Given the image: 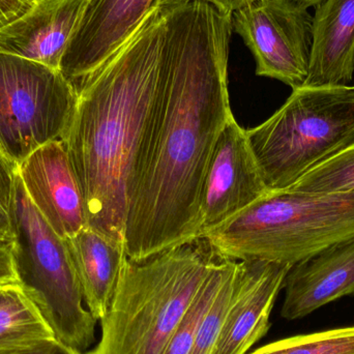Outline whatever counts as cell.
Returning a JSON list of instances; mask_svg holds the SVG:
<instances>
[{
	"label": "cell",
	"mask_w": 354,
	"mask_h": 354,
	"mask_svg": "<svg viewBox=\"0 0 354 354\" xmlns=\"http://www.w3.org/2000/svg\"><path fill=\"white\" fill-rule=\"evenodd\" d=\"M159 88L129 193L127 256L140 259L201 237L202 183L223 129L232 20L197 0H163Z\"/></svg>",
	"instance_id": "cell-1"
},
{
	"label": "cell",
	"mask_w": 354,
	"mask_h": 354,
	"mask_svg": "<svg viewBox=\"0 0 354 354\" xmlns=\"http://www.w3.org/2000/svg\"><path fill=\"white\" fill-rule=\"evenodd\" d=\"M161 6L78 91L62 138L80 185L87 227L124 243L129 193L159 88Z\"/></svg>",
	"instance_id": "cell-2"
},
{
	"label": "cell",
	"mask_w": 354,
	"mask_h": 354,
	"mask_svg": "<svg viewBox=\"0 0 354 354\" xmlns=\"http://www.w3.org/2000/svg\"><path fill=\"white\" fill-rule=\"evenodd\" d=\"M220 256L204 237L127 256L101 338L86 354H163Z\"/></svg>",
	"instance_id": "cell-3"
},
{
	"label": "cell",
	"mask_w": 354,
	"mask_h": 354,
	"mask_svg": "<svg viewBox=\"0 0 354 354\" xmlns=\"http://www.w3.org/2000/svg\"><path fill=\"white\" fill-rule=\"evenodd\" d=\"M220 257L293 266L354 237V191L272 192L206 231Z\"/></svg>",
	"instance_id": "cell-4"
},
{
	"label": "cell",
	"mask_w": 354,
	"mask_h": 354,
	"mask_svg": "<svg viewBox=\"0 0 354 354\" xmlns=\"http://www.w3.org/2000/svg\"><path fill=\"white\" fill-rule=\"evenodd\" d=\"M245 133L268 192L286 191L354 145V85L295 89L276 113Z\"/></svg>",
	"instance_id": "cell-5"
},
{
	"label": "cell",
	"mask_w": 354,
	"mask_h": 354,
	"mask_svg": "<svg viewBox=\"0 0 354 354\" xmlns=\"http://www.w3.org/2000/svg\"><path fill=\"white\" fill-rule=\"evenodd\" d=\"M12 252L19 286L39 310L55 338L86 353L95 343L97 320L85 307L66 239L33 205L19 174Z\"/></svg>",
	"instance_id": "cell-6"
},
{
	"label": "cell",
	"mask_w": 354,
	"mask_h": 354,
	"mask_svg": "<svg viewBox=\"0 0 354 354\" xmlns=\"http://www.w3.org/2000/svg\"><path fill=\"white\" fill-rule=\"evenodd\" d=\"M77 99L60 71L0 52V153L19 165L62 140Z\"/></svg>",
	"instance_id": "cell-7"
},
{
	"label": "cell",
	"mask_w": 354,
	"mask_h": 354,
	"mask_svg": "<svg viewBox=\"0 0 354 354\" xmlns=\"http://www.w3.org/2000/svg\"><path fill=\"white\" fill-rule=\"evenodd\" d=\"M232 28L255 57L256 75L295 89L305 86L313 44V16L295 0H253L233 12Z\"/></svg>",
	"instance_id": "cell-8"
},
{
	"label": "cell",
	"mask_w": 354,
	"mask_h": 354,
	"mask_svg": "<svg viewBox=\"0 0 354 354\" xmlns=\"http://www.w3.org/2000/svg\"><path fill=\"white\" fill-rule=\"evenodd\" d=\"M270 193L234 116L216 140L200 192L201 237Z\"/></svg>",
	"instance_id": "cell-9"
},
{
	"label": "cell",
	"mask_w": 354,
	"mask_h": 354,
	"mask_svg": "<svg viewBox=\"0 0 354 354\" xmlns=\"http://www.w3.org/2000/svg\"><path fill=\"white\" fill-rule=\"evenodd\" d=\"M163 0H87L60 62L80 91L83 83L122 49Z\"/></svg>",
	"instance_id": "cell-10"
},
{
	"label": "cell",
	"mask_w": 354,
	"mask_h": 354,
	"mask_svg": "<svg viewBox=\"0 0 354 354\" xmlns=\"http://www.w3.org/2000/svg\"><path fill=\"white\" fill-rule=\"evenodd\" d=\"M29 199L62 239L87 227L84 198L62 140L39 147L18 165Z\"/></svg>",
	"instance_id": "cell-11"
},
{
	"label": "cell",
	"mask_w": 354,
	"mask_h": 354,
	"mask_svg": "<svg viewBox=\"0 0 354 354\" xmlns=\"http://www.w3.org/2000/svg\"><path fill=\"white\" fill-rule=\"evenodd\" d=\"M241 262V276L212 354H247L270 330V318L290 264Z\"/></svg>",
	"instance_id": "cell-12"
},
{
	"label": "cell",
	"mask_w": 354,
	"mask_h": 354,
	"mask_svg": "<svg viewBox=\"0 0 354 354\" xmlns=\"http://www.w3.org/2000/svg\"><path fill=\"white\" fill-rule=\"evenodd\" d=\"M283 289L285 299L281 315L289 322L353 295L354 237L293 264Z\"/></svg>",
	"instance_id": "cell-13"
},
{
	"label": "cell",
	"mask_w": 354,
	"mask_h": 354,
	"mask_svg": "<svg viewBox=\"0 0 354 354\" xmlns=\"http://www.w3.org/2000/svg\"><path fill=\"white\" fill-rule=\"evenodd\" d=\"M87 0H39L0 29V52L60 71V62Z\"/></svg>",
	"instance_id": "cell-14"
},
{
	"label": "cell",
	"mask_w": 354,
	"mask_h": 354,
	"mask_svg": "<svg viewBox=\"0 0 354 354\" xmlns=\"http://www.w3.org/2000/svg\"><path fill=\"white\" fill-rule=\"evenodd\" d=\"M354 74V0H324L313 16L307 86L348 85Z\"/></svg>",
	"instance_id": "cell-15"
},
{
	"label": "cell",
	"mask_w": 354,
	"mask_h": 354,
	"mask_svg": "<svg viewBox=\"0 0 354 354\" xmlns=\"http://www.w3.org/2000/svg\"><path fill=\"white\" fill-rule=\"evenodd\" d=\"M66 239L83 299L91 315L100 322L107 313L127 258L124 243H116L85 227Z\"/></svg>",
	"instance_id": "cell-16"
},
{
	"label": "cell",
	"mask_w": 354,
	"mask_h": 354,
	"mask_svg": "<svg viewBox=\"0 0 354 354\" xmlns=\"http://www.w3.org/2000/svg\"><path fill=\"white\" fill-rule=\"evenodd\" d=\"M55 338L47 322L18 284L0 293V351Z\"/></svg>",
	"instance_id": "cell-17"
},
{
	"label": "cell",
	"mask_w": 354,
	"mask_h": 354,
	"mask_svg": "<svg viewBox=\"0 0 354 354\" xmlns=\"http://www.w3.org/2000/svg\"><path fill=\"white\" fill-rule=\"evenodd\" d=\"M235 262L236 261L234 260L218 258L207 278L204 281L191 308L168 342L163 354H189L191 353L198 328L214 304L218 290Z\"/></svg>",
	"instance_id": "cell-18"
},
{
	"label": "cell",
	"mask_w": 354,
	"mask_h": 354,
	"mask_svg": "<svg viewBox=\"0 0 354 354\" xmlns=\"http://www.w3.org/2000/svg\"><path fill=\"white\" fill-rule=\"evenodd\" d=\"M249 354H354V326L283 339Z\"/></svg>",
	"instance_id": "cell-19"
},
{
	"label": "cell",
	"mask_w": 354,
	"mask_h": 354,
	"mask_svg": "<svg viewBox=\"0 0 354 354\" xmlns=\"http://www.w3.org/2000/svg\"><path fill=\"white\" fill-rule=\"evenodd\" d=\"M286 191L312 194L354 191V145L306 174Z\"/></svg>",
	"instance_id": "cell-20"
},
{
	"label": "cell",
	"mask_w": 354,
	"mask_h": 354,
	"mask_svg": "<svg viewBox=\"0 0 354 354\" xmlns=\"http://www.w3.org/2000/svg\"><path fill=\"white\" fill-rule=\"evenodd\" d=\"M18 165L0 153V241L14 239V203Z\"/></svg>",
	"instance_id": "cell-21"
},
{
	"label": "cell",
	"mask_w": 354,
	"mask_h": 354,
	"mask_svg": "<svg viewBox=\"0 0 354 354\" xmlns=\"http://www.w3.org/2000/svg\"><path fill=\"white\" fill-rule=\"evenodd\" d=\"M0 354H86L64 344L56 338L45 339L30 344L23 345Z\"/></svg>",
	"instance_id": "cell-22"
},
{
	"label": "cell",
	"mask_w": 354,
	"mask_h": 354,
	"mask_svg": "<svg viewBox=\"0 0 354 354\" xmlns=\"http://www.w3.org/2000/svg\"><path fill=\"white\" fill-rule=\"evenodd\" d=\"M32 6L29 0H0V29L22 17Z\"/></svg>",
	"instance_id": "cell-23"
},
{
	"label": "cell",
	"mask_w": 354,
	"mask_h": 354,
	"mask_svg": "<svg viewBox=\"0 0 354 354\" xmlns=\"http://www.w3.org/2000/svg\"><path fill=\"white\" fill-rule=\"evenodd\" d=\"M12 250V241H0V284H18Z\"/></svg>",
	"instance_id": "cell-24"
},
{
	"label": "cell",
	"mask_w": 354,
	"mask_h": 354,
	"mask_svg": "<svg viewBox=\"0 0 354 354\" xmlns=\"http://www.w3.org/2000/svg\"><path fill=\"white\" fill-rule=\"evenodd\" d=\"M197 1L206 2L210 6H214L216 10H220L223 14L230 15L236 12L239 8H243L245 4L253 1V0H197Z\"/></svg>",
	"instance_id": "cell-25"
},
{
	"label": "cell",
	"mask_w": 354,
	"mask_h": 354,
	"mask_svg": "<svg viewBox=\"0 0 354 354\" xmlns=\"http://www.w3.org/2000/svg\"><path fill=\"white\" fill-rule=\"evenodd\" d=\"M295 1L299 2V3L310 8V6H317V4H319L320 2L324 1V0H295Z\"/></svg>",
	"instance_id": "cell-26"
},
{
	"label": "cell",
	"mask_w": 354,
	"mask_h": 354,
	"mask_svg": "<svg viewBox=\"0 0 354 354\" xmlns=\"http://www.w3.org/2000/svg\"><path fill=\"white\" fill-rule=\"evenodd\" d=\"M6 285H10V284H0V293L2 292V290H3L4 287H6Z\"/></svg>",
	"instance_id": "cell-27"
},
{
	"label": "cell",
	"mask_w": 354,
	"mask_h": 354,
	"mask_svg": "<svg viewBox=\"0 0 354 354\" xmlns=\"http://www.w3.org/2000/svg\"><path fill=\"white\" fill-rule=\"evenodd\" d=\"M29 1L32 2V3H35V2L39 1V0H29Z\"/></svg>",
	"instance_id": "cell-28"
}]
</instances>
